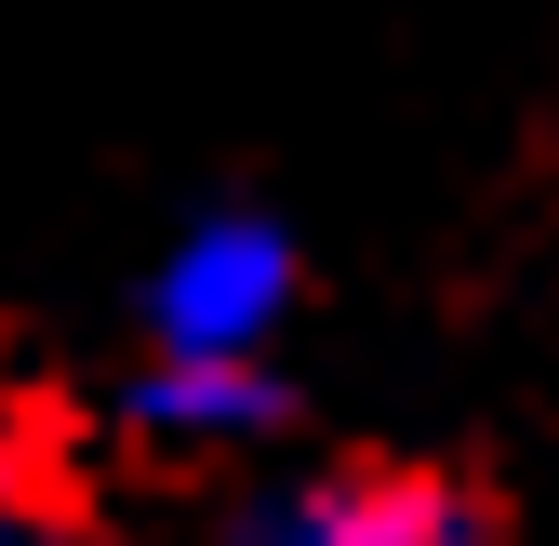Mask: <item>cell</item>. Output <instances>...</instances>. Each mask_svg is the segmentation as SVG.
<instances>
[{
	"instance_id": "cell-2",
	"label": "cell",
	"mask_w": 559,
	"mask_h": 546,
	"mask_svg": "<svg viewBox=\"0 0 559 546\" xmlns=\"http://www.w3.org/2000/svg\"><path fill=\"white\" fill-rule=\"evenodd\" d=\"M227 546H493V520L427 466H307V480L253 494Z\"/></svg>"
},
{
	"instance_id": "cell-4",
	"label": "cell",
	"mask_w": 559,
	"mask_h": 546,
	"mask_svg": "<svg viewBox=\"0 0 559 546\" xmlns=\"http://www.w3.org/2000/svg\"><path fill=\"white\" fill-rule=\"evenodd\" d=\"M14 494H27V453H14V414H0V546H14Z\"/></svg>"
},
{
	"instance_id": "cell-1",
	"label": "cell",
	"mask_w": 559,
	"mask_h": 546,
	"mask_svg": "<svg viewBox=\"0 0 559 546\" xmlns=\"http://www.w3.org/2000/svg\"><path fill=\"white\" fill-rule=\"evenodd\" d=\"M307 294V253L280 214H200L160 240L147 266V294H133V320H147V360H266L280 347V320H294Z\"/></svg>"
},
{
	"instance_id": "cell-3",
	"label": "cell",
	"mask_w": 559,
	"mask_h": 546,
	"mask_svg": "<svg viewBox=\"0 0 559 546\" xmlns=\"http://www.w3.org/2000/svg\"><path fill=\"white\" fill-rule=\"evenodd\" d=\"M120 414L147 453H240L280 427V373L266 360H133Z\"/></svg>"
}]
</instances>
